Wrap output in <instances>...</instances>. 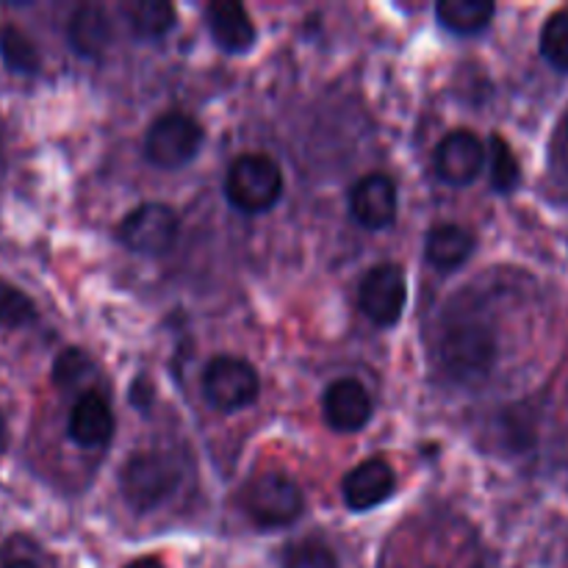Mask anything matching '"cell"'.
<instances>
[{"instance_id":"6da1fadb","label":"cell","mask_w":568,"mask_h":568,"mask_svg":"<svg viewBox=\"0 0 568 568\" xmlns=\"http://www.w3.org/2000/svg\"><path fill=\"white\" fill-rule=\"evenodd\" d=\"M442 366L453 381L475 386L491 375L497 364V338L491 327L477 320H460L449 325L442 336Z\"/></svg>"},{"instance_id":"7a4b0ae2","label":"cell","mask_w":568,"mask_h":568,"mask_svg":"<svg viewBox=\"0 0 568 568\" xmlns=\"http://www.w3.org/2000/svg\"><path fill=\"white\" fill-rule=\"evenodd\" d=\"M178 483H181V464L170 453L159 449L131 455L120 475L122 497L136 514H148L166 503L175 494Z\"/></svg>"},{"instance_id":"3957f363","label":"cell","mask_w":568,"mask_h":568,"mask_svg":"<svg viewBox=\"0 0 568 568\" xmlns=\"http://www.w3.org/2000/svg\"><path fill=\"white\" fill-rule=\"evenodd\" d=\"M225 194L233 209L244 214H264L283 194L281 164L264 153L239 155L227 170Z\"/></svg>"},{"instance_id":"277c9868","label":"cell","mask_w":568,"mask_h":568,"mask_svg":"<svg viewBox=\"0 0 568 568\" xmlns=\"http://www.w3.org/2000/svg\"><path fill=\"white\" fill-rule=\"evenodd\" d=\"M244 510L264 530L288 527L303 516L305 497L286 471H261L244 488Z\"/></svg>"},{"instance_id":"5b68a950","label":"cell","mask_w":568,"mask_h":568,"mask_svg":"<svg viewBox=\"0 0 568 568\" xmlns=\"http://www.w3.org/2000/svg\"><path fill=\"white\" fill-rule=\"evenodd\" d=\"M203 148V128L181 111L159 116L144 136V155L161 170H181Z\"/></svg>"},{"instance_id":"8992f818","label":"cell","mask_w":568,"mask_h":568,"mask_svg":"<svg viewBox=\"0 0 568 568\" xmlns=\"http://www.w3.org/2000/svg\"><path fill=\"white\" fill-rule=\"evenodd\" d=\"M261 377L253 364L236 355H216L203 372V394L216 410H242L258 399Z\"/></svg>"},{"instance_id":"52a82bcc","label":"cell","mask_w":568,"mask_h":568,"mask_svg":"<svg viewBox=\"0 0 568 568\" xmlns=\"http://www.w3.org/2000/svg\"><path fill=\"white\" fill-rule=\"evenodd\" d=\"M181 220L164 203H142L120 222V242L142 255H161L175 244Z\"/></svg>"},{"instance_id":"ba28073f","label":"cell","mask_w":568,"mask_h":568,"mask_svg":"<svg viewBox=\"0 0 568 568\" xmlns=\"http://www.w3.org/2000/svg\"><path fill=\"white\" fill-rule=\"evenodd\" d=\"M408 303V283L397 264L372 266L358 288V305L375 325L392 327L403 320Z\"/></svg>"},{"instance_id":"9c48e42d","label":"cell","mask_w":568,"mask_h":568,"mask_svg":"<svg viewBox=\"0 0 568 568\" xmlns=\"http://www.w3.org/2000/svg\"><path fill=\"white\" fill-rule=\"evenodd\" d=\"M486 144L466 128L447 133L436 148V172L449 186H469L486 166Z\"/></svg>"},{"instance_id":"30bf717a","label":"cell","mask_w":568,"mask_h":568,"mask_svg":"<svg viewBox=\"0 0 568 568\" xmlns=\"http://www.w3.org/2000/svg\"><path fill=\"white\" fill-rule=\"evenodd\" d=\"M349 214L361 227L383 231L397 220V186L383 172L364 175L349 192Z\"/></svg>"},{"instance_id":"8fae6325","label":"cell","mask_w":568,"mask_h":568,"mask_svg":"<svg viewBox=\"0 0 568 568\" xmlns=\"http://www.w3.org/2000/svg\"><path fill=\"white\" fill-rule=\"evenodd\" d=\"M372 394L366 392L364 383L353 377L331 383L322 397V414L331 430L336 433H358L369 425L372 419Z\"/></svg>"},{"instance_id":"7c38bea8","label":"cell","mask_w":568,"mask_h":568,"mask_svg":"<svg viewBox=\"0 0 568 568\" xmlns=\"http://www.w3.org/2000/svg\"><path fill=\"white\" fill-rule=\"evenodd\" d=\"M67 433L83 449H100L111 442V436H114V410H111L109 399L98 388L83 392L75 399L70 419H67Z\"/></svg>"},{"instance_id":"4fadbf2b","label":"cell","mask_w":568,"mask_h":568,"mask_svg":"<svg viewBox=\"0 0 568 568\" xmlns=\"http://www.w3.org/2000/svg\"><path fill=\"white\" fill-rule=\"evenodd\" d=\"M397 488V477H394V469L383 458H369L364 464L355 466L342 483L344 505L349 510H364L377 508V505L386 503L388 497Z\"/></svg>"},{"instance_id":"5bb4252c","label":"cell","mask_w":568,"mask_h":568,"mask_svg":"<svg viewBox=\"0 0 568 568\" xmlns=\"http://www.w3.org/2000/svg\"><path fill=\"white\" fill-rule=\"evenodd\" d=\"M209 31L225 53H244L255 42V26L247 9L236 0H216L205 9Z\"/></svg>"},{"instance_id":"9a60e30c","label":"cell","mask_w":568,"mask_h":568,"mask_svg":"<svg viewBox=\"0 0 568 568\" xmlns=\"http://www.w3.org/2000/svg\"><path fill=\"white\" fill-rule=\"evenodd\" d=\"M67 39H70L72 50L87 59H100L109 50L111 39H114V22H111L109 11L98 3H83L72 11L70 26H67Z\"/></svg>"},{"instance_id":"2e32d148","label":"cell","mask_w":568,"mask_h":568,"mask_svg":"<svg viewBox=\"0 0 568 568\" xmlns=\"http://www.w3.org/2000/svg\"><path fill=\"white\" fill-rule=\"evenodd\" d=\"M475 253V236L464 225H436L425 239V255L436 270L453 272Z\"/></svg>"},{"instance_id":"e0dca14e","label":"cell","mask_w":568,"mask_h":568,"mask_svg":"<svg viewBox=\"0 0 568 568\" xmlns=\"http://www.w3.org/2000/svg\"><path fill=\"white\" fill-rule=\"evenodd\" d=\"M494 14H497V6L491 0H442L436 6V17L442 20V26L460 37L486 31Z\"/></svg>"},{"instance_id":"ac0fdd59","label":"cell","mask_w":568,"mask_h":568,"mask_svg":"<svg viewBox=\"0 0 568 568\" xmlns=\"http://www.w3.org/2000/svg\"><path fill=\"white\" fill-rule=\"evenodd\" d=\"M133 33L142 39H159L175 26V6L166 0H131L122 6Z\"/></svg>"},{"instance_id":"d6986e66","label":"cell","mask_w":568,"mask_h":568,"mask_svg":"<svg viewBox=\"0 0 568 568\" xmlns=\"http://www.w3.org/2000/svg\"><path fill=\"white\" fill-rule=\"evenodd\" d=\"M94 375H98V369H94L92 358H89L83 349H75V347L64 349L53 364V383L61 388V392H75V388L92 386Z\"/></svg>"},{"instance_id":"ffe728a7","label":"cell","mask_w":568,"mask_h":568,"mask_svg":"<svg viewBox=\"0 0 568 568\" xmlns=\"http://www.w3.org/2000/svg\"><path fill=\"white\" fill-rule=\"evenodd\" d=\"M0 59L9 70L22 75H33L39 70V50L17 26H0Z\"/></svg>"},{"instance_id":"44dd1931","label":"cell","mask_w":568,"mask_h":568,"mask_svg":"<svg viewBox=\"0 0 568 568\" xmlns=\"http://www.w3.org/2000/svg\"><path fill=\"white\" fill-rule=\"evenodd\" d=\"M541 55L555 70L568 72V9L555 11L541 28Z\"/></svg>"},{"instance_id":"7402d4cb","label":"cell","mask_w":568,"mask_h":568,"mask_svg":"<svg viewBox=\"0 0 568 568\" xmlns=\"http://www.w3.org/2000/svg\"><path fill=\"white\" fill-rule=\"evenodd\" d=\"M521 170L514 150L503 136H491V183L497 192L508 194L519 186Z\"/></svg>"},{"instance_id":"603a6c76","label":"cell","mask_w":568,"mask_h":568,"mask_svg":"<svg viewBox=\"0 0 568 568\" xmlns=\"http://www.w3.org/2000/svg\"><path fill=\"white\" fill-rule=\"evenodd\" d=\"M33 320H37V308L31 297L11 283L0 281V327H22Z\"/></svg>"},{"instance_id":"cb8c5ba5","label":"cell","mask_w":568,"mask_h":568,"mask_svg":"<svg viewBox=\"0 0 568 568\" xmlns=\"http://www.w3.org/2000/svg\"><path fill=\"white\" fill-rule=\"evenodd\" d=\"M283 568H338V560L325 544L303 541L288 549Z\"/></svg>"},{"instance_id":"d4e9b609","label":"cell","mask_w":568,"mask_h":568,"mask_svg":"<svg viewBox=\"0 0 568 568\" xmlns=\"http://www.w3.org/2000/svg\"><path fill=\"white\" fill-rule=\"evenodd\" d=\"M125 568H164V566H161V560L155 558H139L133 560V564H128Z\"/></svg>"},{"instance_id":"484cf974","label":"cell","mask_w":568,"mask_h":568,"mask_svg":"<svg viewBox=\"0 0 568 568\" xmlns=\"http://www.w3.org/2000/svg\"><path fill=\"white\" fill-rule=\"evenodd\" d=\"M6 444H9V427H6L3 414H0V453L6 449Z\"/></svg>"},{"instance_id":"4316f807","label":"cell","mask_w":568,"mask_h":568,"mask_svg":"<svg viewBox=\"0 0 568 568\" xmlns=\"http://www.w3.org/2000/svg\"><path fill=\"white\" fill-rule=\"evenodd\" d=\"M3 568H37L31 564V560H11V564H6Z\"/></svg>"}]
</instances>
